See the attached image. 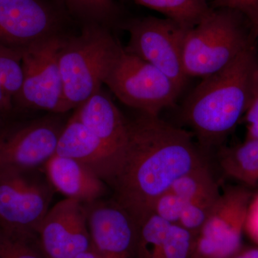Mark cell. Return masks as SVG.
Listing matches in <instances>:
<instances>
[{
    "instance_id": "cell-25",
    "label": "cell",
    "mask_w": 258,
    "mask_h": 258,
    "mask_svg": "<svg viewBox=\"0 0 258 258\" xmlns=\"http://www.w3.org/2000/svg\"><path fill=\"white\" fill-rule=\"evenodd\" d=\"M195 238L192 233L178 224L171 225L158 258H191Z\"/></svg>"
},
{
    "instance_id": "cell-29",
    "label": "cell",
    "mask_w": 258,
    "mask_h": 258,
    "mask_svg": "<svg viewBox=\"0 0 258 258\" xmlns=\"http://www.w3.org/2000/svg\"><path fill=\"white\" fill-rule=\"evenodd\" d=\"M244 120L247 125L258 122V72L254 79L250 101L244 113Z\"/></svg>"
},
{
    "instance_id": "cell-31",
    "label": "cell",
    "mask_w": 258,
    "mask_h": 258,
    "mask_svg": "<svg viewBox=\"0 0 258 258\" xmlns=\"http://www.w3.org/2000/svg\"><path fill=\"white\" fill-rule=\"evenodd\" d=\"M234 258H258V247L241 250Z\"/></svg>"
},
{
    "instance_id": "cell-28",
    "label": "cell",
    "mask_w": 258,
    "mask_h": 258,
    "mask_svg": "<svg viewBox=\"0 0 258 258\" xmlns=\"http://www.w3.org/2000/svg\"><path fill=\"white\" fill-rule=\"evenodd\" d=\"M257 5L258 0H214L210 7L212 9L224 8L235 10L244 15Z\"/></svg>"
},
{
    "instance_id": "cell-22",
    "label": "cell",
    "mask_w": 258,
    "mask_h": 258,
    "mask_svg": "<svg viewBox=\"0 0 258 258\" xmlns=\"http://www.w3.org/2000/svg\"><path fill=\"white\" fill-rule=\"evenodd\" d=\"M218 186L199 195L186 203L178 225L197 237L208 220L210 212L220 196Z\"/></svg>"
},
{
    "instance_id": "cell-10",
    "label": "cell",
    "mask_w": 258,
    "mask_h": 258,
    "mask_svg": "<svg viewBox=\"0 0 258 258\" xmlns=\"http://www.w3.org/2000/svg\"><path fill=\"white\" fill-rule=\"evenodd\" d=\"M64 124L55 116L4 123L0 128V171L44 166L55 155Z\"/></svg>"
},
{
    "instance_id": "cell-12",
    "label": "cell",
    "mask_w": 258,
    "mask_h": 258,
    "mask_svg": "<svg viewBox=\"0 0 258 258\" xmlns=\"http://www.w3.org/2000/svg\"><path fill=\"white\" fill-rule=\"evenodd\" d=\"M92 247L105 258H134L139 227L113 200L83 203Z\"/></svg>"
},
{
    "instance_id": "cell-2",
    "label": "cell",
    "mask_w": 258,
    "mask_h": 258,
    "mask_svg": "<svg viewBox=\"0 0 258 258\" xmlns=\"http://www.w3.org/2000/svg\"><path fill=\"white\" fill-rule=\"evenodd\" d=\"M257 72L253 44L190 93L183 118L204 145L218 143L235 128L248 107Z\"/></svg>"
},
{
    "instance_id": "cell-32",
    "label": "cell",
    "mask_w": 258,
    "mask_h": 258,
    "mask_svg": "<svg viewBox=\"0 0 258 258\" xmlns=\"http://www.w3.org/2000/svg\"><path fill=\"white\" fill-rule=\"evenodd\" d=\"M246 139H258V122L247 125Z\"/></svg>"
},
{
    "instance_id": "cell-30",
    "label": "cell",
    "mask_w": 258,
    "mask_h": 258,
    "mask_svg": "<svg viewBox=\"0 0 258 258\" xmlns=\"http://www.w3.org/2000/svg\"><path fill=\"white\" fill-rule=\"evenodd\" d=\"M244 15L249 20L251 25L258 30V5L244 13Z\"/></svg>"
},
{
    "instance_id": "cell-27",
    "label": "cell",
    "mask_w": 258,
    "mask_h": 258,
    "mask_svg": "<svg viewBox=\"0 0 258 258\" xmlns=\"http://www.w3.org/2000/svg\"><path fill=\"white\" fill-rule=\"evenodd\" d=\"M244 232L258 246V190L249 203Z\"/></svg>"
},
{
    "instance_id": "cell-6",
    "label": "cell",
    "mask_w": 258,
    "mask_h": 258,
    "mask_svg": "<svg viewBox=\"0 0 258 258\" xmlns=\"http://www.w3.org/2000/svg\"><path fill=\"white\" fill-rule=\"evenodd\" d=\"M39 169L0 171L1 228L37 234L55 189Z\"/></svg>"
},
{
    "instance_id": "cell-5",
    "label": "cell",
    "mask_w": 258,
    "mask_h": 258,
    "mask_svg": "<svg viewBox=\"0 0 258 258\" xmlns=\"http://www.w3.org/2000/svg\"><path fill=\"white\" fill-rule=\"evenodd\" d=\"M104 84L126 106L157 116L175 103L181 91L159 69L125 48L115 59Z\"/></svg>"
},
{
    "instance_id": "cell-34",
    "label": "cell",
    "mask_w": 258,
    "mask_h": 258,
    "mask_svg": "<svg viewBox=\"0 0 258 258\" xmlns=\"http://www.w3.org/2000/svg\"><path fill=\"white\" fill-rule=\"evenodd\" d=\"M3 124H4V115L0 113V128H1L2 125Z\"/></svg>"
},
{
    "instance_id": "cell-7",
    "label": "cell",
    "mask_w": 258,
    "mask_h": 258,
    "mask_svg": "<svg viewBox=\"0 0 258 258\" xmlns=\"http://www.w3.org/2000/svg\"><path fill=\"white\" fill-rule=\"evenodd\" d=\"M64 41L58 34L22 49L23 82L15 98L20 106L64 113L59 55Z\"/></svg>"
},
{
    "instance_id": "cell-21",
    "label": "cell",
    "mask_w": 258,
    "mask_h": 258,
    "mask_svg": "<svg viewBox=\"0 0 258 258\" xmlns=\"http://www.w3.org/2000/svg\"><path fill=\"white\" fill-rule=\"evenodd\" d=\"M0 258H46L37 234L0 227Z\"/></svg>"
},
{
    "instance_id": "cell-33",
    "label": "cell",
    "mask_w": 258,
    "mask_h": 258,
    "mask_svg": "<svg viewBox=\"0 0 258 258\" xmlns=\"http://www.w3.org/2000/svg\"><path fill=\"white\" fill-rule=\"evenodd\" d=\"M76 258H105L101 255L98 252H97L94 249L91 248L86 252H83Z\"/></svg>"
},
{
    "instance_id": "cell-26",
    "label": "cell",
    "mask_w": 258,
    "mask_h": 258,
    "mask_svg": "<svg viewBox=\"0 0 258 258\" xmlns=\"http://www.w3.org/2000/svg\"><path fill=\"white\" fill-rule=\"evenodd\" d=\"M185 205L186 203L184 200L171 192L170 190H168L157 199L153 214L164 219L171 225H175L179 222Z\"/></svg>"
},
{
    "instance_id": "cell-14",
    "label": "cell",
    "mask_w": 258,
    "mask_h": 258,
    "mask_svg": "<svg viewBox=\"0 0 258 258\" xmlns=\"http://www.w3.org/2000/svg\"><path fill=\"white\" fill-rule=\"evenodd\" d=\"M55 154L79 161L111 186L123 161V157L98 139L75 113L62 128Z\"/></svg>"
},
{
    "instance_id": "cell-23",
    "label": "cell",
    "mask_w": 258,
    "mask_h": 258,
    "mask_svg": "<svg viewBox=\"0 0 258 258\" xmlns=\"http://www.w3.org/2000/svg\"><path fill=\"white\" fill-rule=\"evenodd\" d=\"M216 185L211 171L204 162L176 179L169 190L186 203Z\"/></svg>"
},
{
    "instance_id": "cell-18",
    "label": "cell",
    "mask_w": 258,
    "mask_h": 258,
    "mask_svg": "<svg viewBox=\"0 0 258 258\" xmlns=\"http://www.w3.org/2000/svg\"><path fill=\"white\" fill-rule=\"evenodd\" d=\"M23 82L22 49L0 44V113L9 114Z\"/></svg>"
},
{
    "instance_id": "cell-11",
    "label": "cell",
    "mask_w": 258,
    "mask_h": 258,
    "mask_svg": "<svg viewBox=\"0 0 258 258\" xmlns=\"http://www.w3.org/2000/svg\"><path fill=\"white\" fill-rule=\"evenodd\" d=\"M37 236L46 258H76L92 248L84 205L74 199L48 210Z\"/></svg>"
},
{
    "instance_id": "cell-13",
    "label": "cell",
    "mask_w": 258,
    "mask_h": 258,
    "mask_svg": "<svg viewBox=\"0 0 258 258\" xmlns=\"http://www.w3.org/2000/svg\"><path fill=\"white\" fill-rule=\"evenodd\" d=\"M58 20L42 0H0V44L23 49L55 35Z\"/></svg>"
},
{
    "instance_id": "cell-9",
    "label": "cell",
    "mask_w": 258,
    "mask_h": 258,
    "mask_svg": "<svg viewBox=\"0 0 258 258\" xmlns=\"http://www.w3.org/2000/svg\"><path fill=\"white\" fill-rule=\"evenodd\" d=\"M185 29L169 19L147 17L129 23L125 50L157 68L182 90L188 77L182 62Z\"/></svg>"
},
{
    "instance_id": "cell-3",
    "label": "cell",
    "mask_w": 258,
    "mask_h": 258,
    "mask_svg": "<svg viewBox=\"0 0 258 258\" xmlns=\"http://www.w3.org/2000/svg\"><path fill=\"white\" fill-rule=\"evenodd\" d=\"M247 20L235 10L212 8L198 25L185 29L181 54L186 76H211L253 45L255 33L247 30Z\"/></svg>"
},
{
    "instance_id": "cell-24",
    "label": "cell",
    "mask_w": 258,
    "mask_h": 258,
    "mask_svg": "<svg viewBox=\"0 0 258 258\" xmlns=\"http://www.w3.org/2000/svg\"><path fill=\"white\" fill-rule=\"evenodd\" d=\"M74 14L91 21H104L116 13L113 0H60Z\"/></svg>"
},
{
    "instance_id": "cell-17",
    "label": "cell",
    "mask_w": 258,
    "mask_h": 258,
    "mask_svg": "<svg viewBox=\"0 0 258 258\" xmlns=\"http://www.w3.org/2000/svg\"><path fill=\"white\" fill-rule=\"evenodd\" d=\"M220 164L226 176L250 189H258V139L222 150Z\"/></svg>"
},
{
    "instance_id": "cell-20",
    "label": "cell",
    "mask_w": 258,
    "mask_h": 258,
    "mask_svg": "<svg viewBox=\"0 0 258 258\" xmlns=\"http://www.w3.org/2000/svg\"><path fill=\"white\" fill-rule=\"evenodd\" d=\"M171 225L152 214L139 227L134 258H158Z\"/></svg>"
},
{
    "instance_id": "cell-19",
    "label": "cell",
    "mask_w": 258,
    "mask_h": 258,
    "mask_svg": "<svg viewBox=\"0 0 258 258\" xmlns=\"http://www.w3.org/2000/svg\"><path fill=\"white\" fill-rule=\"evenodd\" d=\"M161 13L180 26L191 28L212 10L208 0H132Z\"/></svg>"
},
{
    "instance_id": "cell-15",
    "label": "cell",
    "mask_w": 258,
    "mask_h": 258,
    "mask_svg": "<svg viewBox=\"0 0 258 258\" xmlns=\"http://www.w3.org/2000/svg\"><path fill=\"white\" fill-rule=\"evenodd\" d=\"M44 169L52 187L66 198L88 203L101 199L106 193V183L75 159L55 154Z\"/></svg>"
},
{
    "instance_id": "cell-1",
    "label": "cell",
    "mask_w": 258,
    "mask_h": 258,
    "mask_svg": "<svg viewBox=\"0 0 258 258\" xmlns=\"http://www.w3.org/2000/svg\"><path fill=\"white\" fill-rule=\"evenodd\" d=\"M204 161L189 132L142 113L127 121L123 161L112 184L115 202L139 229L153 214L157 199Z\"/></svg>"
},
{
    "instance_id": "cell-16",
    "label": "cell",
    "mask_w": 258,
    "mask_h": 258,
    "mask_svg": "<svg viewBox=\"0 0 258 258\" xmlns=\"http://www.w3.org/2000/svg\"><path fill=\"white\" fill-rule=\"evenodd\" d=\"M75 114L103 143L123 157L127 120L106 93H95L76 108Z\"/></svg>"
},
{
    "instance_id": "cell-4",
    "label": "cell",
    "mask_w": 258,
    "mask_h": 258,
    "mask_svg": "<svg viewBox=\"0 0 258 258\" xmlns=\"http://www.w3.org/2000/svg\"><path fill=\"white\" fill-rule=\"evenodd\" d=\"M122 48L108 30L96 23L86 25L79 36L64 39L59 55L64 113L101 91Z\"/></svg>"
},
{
    "instance_id": "cell-8",
    "label": "cell",
    "mask_w": 258,
    "mask_h": 258,
    "mask_svg": "<svg viewBox=\"0 0 258 258\" xmlns=\"http://www.w3.org/2000/svg\"><path fill=\"white\" fill-rule=\"evenodd\" d=\"M253 190L237 184L220 193L208 220L195 238L194 257L234 258L242 248Z\"/></svg>"
}]
</instances>
